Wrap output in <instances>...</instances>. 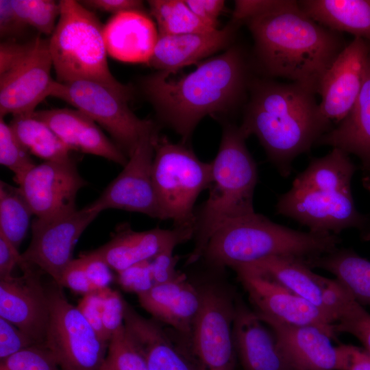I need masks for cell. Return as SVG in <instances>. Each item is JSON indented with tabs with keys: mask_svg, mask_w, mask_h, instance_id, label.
<instances>
[{
	"mask_svg": "<svg viewBox=\"0 0 370 370\" xmlns=\"http://www.w3.org/2000/svg\"><path fill=\"white\" fill-rule=\"evenodd\" d=\"M344 370H370V354L364 349L344 344Z\"/></svg>",
	"mask_w": 370,
	"mask_h": 370,
	"instance_id": "cell-53",
	"label": "cell"
},
{
	"mask_svg": "<svg viewBox=\"0 0 370 370\" xmlns=\"http://www.w3.org/2000/svg\"><path fill=\"white\" fill-rule=\"evenodd\" d=\"M99 214L86 206L48 218L36 217L31 224L32 240L21 254L22 260L49 275L59 284L73 260L77 241Z\"/></svg>",
	"mask_w": 370,
	"mask_h": 370,
	"instance_id": "cell-13",
	"label": "cell"
},
{
	"mask_svg": "<svg viewBox=\"0 0 370 370\" xmlns=\"http://www.w3.org/2000/svg\"><path fill=\"white\" fill-rule=\"evenodd\" d=\"M185 2L202 21L214 29H218L219 16L225 8L222 0H185Z\"/></svg>",
	"mask_w": 370,
	"mask_h": 370,
	"instance_id": "cell-50",
	"label": "cell"
},
{
	"mask_svg": "<svg viewBox=\"0 0 370 370\" xmlns=\"http://www.w3.org/2000/svg\"><path fill=\"white\" fill-rule=\"evenodd\" d=\"M317 143L356 155L370 171V59L363 86L352 110Z\"/></svg>",
	"mask_w": 370,
	"mask_h": 370,
	"instance_id": "cell-28",
	"label": "cell"
},
{
	"mask_svg": "<svg viewBox=\"0 0 370 370\" xmlns=\"http://www.w3.org/2000/svg\"><path fill=\"white\" fill-rule=\"evenodd\" d=\"M247 138L240 126L223 124L218 153L210 162L209 195L195 213V245L187 265L202 257L212 236L225 223L255 212L258 169L247 148Z\"/></svg>",
	"mask_w": 370,
	"mask_h": 370,
	"instance_id": "cell-4",
	"label": "cell"
},
{
	"mask_svg": "<svg viewBox=\"0 0 370 370\" xmlns=\"http://www.w3.org/2000/svg\"><path fill=\"white\" fill-rule=\"evenodd\" d=\"M311 268L325 270L361 306H370V261L352 249L334 251L306 260Z\"/></svg>",
	"mask_w": 370,
	"mask_h": 370,
	"instance_id": "cell-30",
	"label": "cell"
},
{
	"mask_svg": "<svg viewBox=\"0 0 370 370\" xmlns=\"http://www.w3.org/2000/svg\"><path fill=\"white\" fill-rule=\"evenodd\" d=\"M12 8L18 17L29 27L39 33L51 35L60 16L59 1L51 0H10Z\"/></svg>",
	"mask_w": 370,
	"mask_h": 370,
	"instance_id": "cell-36",
	"label": "cell"
},
{
	"mask_svg": "<svg viewBox=\"0 0 370 370\" xmlns=\"http://www.w3.org/2000/svg\"><path fill=\"white\" fill-rule=\"evenodd\" d=\"M260 319L294 325H313L336 338L335 323L321 310L286 287L244 266L232 268Z\"/></svg>",
	"mask_w": 370,
	"mask_h": 370,
	"instance_id": "cell-15",
	"label": "cell"
},
{
	"mask_svg": "<svg viewBox=\"0 0 370 370\" xmlns=\"http://www.w3.org/2000/svg\"><path fill=\"white\" fill-rule=\"evenodd\" d=\"M40 36L28 41L18 40H2L0 45V75H2L23 61L36 48Z\"/></svg>",
	"mask_w": 370,
	"mask_h": 370,
	"instance_id": "cell-42",
	"label": "cell"
},
{
	"mask_svg": "<svg viewBox=\"0 0 370 370\" xmlns=\"http://www.w3.org/2000/svg\"><path fill=\"white\" fill-rule=\"evenodd\" d=\"M49 39L40 36L34 50L23 61L0 75V117L30 115L49 96L54 82Z\"/></svg>",
	"mask_w": 370,
	"mask_h": 370,
	"instance_id": "cell-19",
	"label": "cell"
},
{
	"mask_svg": "<svg viewBox=\"0 0 370 370\" xmlns=\"http://www.w3.org/2000/svg\"><path fill=\"white\" fill-rule=\"evenodd\" d=\"M276 211L319 234L337 235L348 228L364 230L368 223L357 210L352 193L291 187L279 197Z\"/></svg>",
	"mask_w": 370,
	"mask_h": 370,
	"instance_id": "cell-14",
	"label": "cell"
},
{
	"mask_svg": "<svg viewBox=\"0 0 370 370\" xmlns=\"http://www.w3.org/2000/svg\"><path fill=\"white\" fill-rule=\"evenodd\" d=\"M124 325L143 353L149 370H196L180 343L160 323L146 319L125 301Z\"/></svg>",
	"mask_w": 370,
	"mask_h": 370,
	"instance_id": "cell-27",
	"label": "cell"
},
{
	"mask_svg": "<svg viewBox=\"0 0 370 370\" xmlns=\"http://www.w3.org/2000/svg\"><path fill=\"white\" fill-rule=\"evenodd\" d=\"M301 10L332 30L370 42V0L298 1Z\"/></svg>",
	"mask_w": 370,
	"mask_h": 370,
	"instance_id": "cell-29",
	"label": "cell"
},
{
	"mask_svg": "<svg viewBox=\"0 0 370 370\" xmlns=\"http://www.w3.org/2000/svg\"><path fill=\"white\" fill-rule=\"evenodd\" d=\"M158 134L155 124L142 135L122 171L86 206L90 210L100 213L120 209L162 220L152 177L154 143Z\"/></svg>",
	"mask_w": 370,
	"mask_h": 370,
	"instance_id": "cell-12",
	"label": "cell"
},
{
	"mask_svg": "<svg viewBox=\"0 0 370 370\" xmlns=\"http://www.w3.org/2000/svg\"><path fill=\"white\" fill-rule=\"evenodd\" d=\"M49 96L64 100L97 123L127 158L132 156L142 135L155 125L151 120L136 116L127 106L129 99L95 81L54 80Z\"/></svg>",
	"mask_w": 370,
	"mask_h": 370,
	"instance_id": "cell-9",
	"label": "cell"
},
{
	"mask_svg": "<svg viewBox=\"0 0 370 370\" xmlns=\"http://www.w3.org/2000/svg\"><path fill=\"white\" fill-rule=\"evenodd\" d=\"M199 291L201 306L190 335L180 344L196 370H235L234 297L217 284H208Z\"/></svg>",
	"mask_w": 370,
	"mask_h": 370,
	"instance_id": "cell-8",
	"label": "cell"
},
{
	"mask_svg": "<svg viewBox=\"0 0 370 370\" xmlns=\"http://www.w3.org/2000/svg\"><path fill=\"white\" fill-rule=\"evenodd\" d=\"M241 265L286 287L334 323L358 304L339 282L313 272L303 258L273 256Z\"/></svg>",
	"mask_w": 370,
	"mask_h": 370,
	"instance_id": "cell-11",
	"label": "cell"
},
{
	"mask_svg": "<svg viewBox=\"0 0 370 370\" xmlns=\"http://www.w3.org/2000/svg\"><path fill=\"white\" fill-rule=\"evenodd\" d=\"M103 34L111 57L124 62L147 64L159 37L155 23L141 10L114 14L104 25Z\"/></svg>",
	"mask_w": 370,
	"mask_h": 370,
	"instance_id": "cell-26",
	"label": "cell"
},
{
	"mask_svg": "<svg viewBox=\"0 0 370 370\" xmlns=\"http://www.w3.org/2000/svg\"><path fill=\"white\" fill-rule=\"evenodd\" d=\"M282 2V0H236L232 19L242 25L249 18L277 8Z\"/></svg>",
	"mask_w": 370,
	"mask_h": 370,
	"instance_id": "cell-49",
	"label": "cell"
},
{
	"mask_svg": "<svg viewBox=\"0 0 370 370\" xmlns=\"http://www.w3.org/2000/svg\"><path fill=\"white\" fill-rule=\"evenodd\" d=\"M173 251H164L151 260L155 285L173 281L182 273L175 269L180 256L174 255Z\"/></svg>",
	"mask_w": 370,
	"mask_h": 370,
	"instance_id": "cell-48",
	"label": "cell"
},
{
	"mask_svg": "<svg viewBox=\"0 0 370 370\" xmlns=\"http://www.w3.org/2000/svg\"><path fill=\"white\" fill-rule=\"evenodd\" d=\"M99 370H149L143 353L124 324L112 335Z\"/></svg>",
	"mask_w": 370,
	"mask_h": 370,
	"instance_id": "cell-35",
	"label": "cell"
},
{
	"mask_svg": "<svg viewBox=\"0 0 370 370\" xmlns=\"http://www.w3.org/2000/svg\"><path fill=\"white\" fill-rule=\"evenodd\" d=\"M193 236V229L156 227L137 232L129 225H123L108 242L88 252L119 273L138 262L151 260L164 251L174 250Z\"/></svg>",
	"mask_w": 370,
	"mask_h": 370,
	"instance_id": "cell-20",
	"label": "cell"
},
{
	"mask_svg": "<svg viewBox=\"0 0 370 370\" xmlns=\"http://www.w3.org/2000/svg\"><path fill=\"white\" fill-rule=\"evenodd\" d=\"M241 129L255 135L269 159L284 177L299 155L330 130L331 122L321 114L315 93L293 82L252 79Z\"/></svg>",
	"mask_w": 370,
	"mask_h": 370,
	"instance_id": "cell-3",
	"label": "cell"
},
{
	"mask_svg": "<svg viewBox=\"0 0 370 370\" xmlns=\"http://www.w3.org/2000/svg\"><path fill=\"white\" fill-rule=\"evenodd\" d=\"M117 274L118 283L127 292L138 295L149 290L155 285L151 260L134 264Z\"/></svg>",
	"mask_w": 370,
	"mask_h": 370,
	"instance_id": "cell-41",
	"label": "cell"
},
{
	"mask_svg": "<svg viewBox=\"0 0 370 370\" xmlns=\"http://www.w3.org/2000/svg\"><path fill=\"white\" fill-rule=\"evenodd\" d=\"M260 319L273 330L295 370H344V344L334 346L333 338L323 330L313 325H294Z\"/></svg>",
	"mask_w": 370,
	"mask_h": 370,
	"instance_id": "cell-21",
	"label": "cell"
},
{
	"mask_svg": "<svg viewBox=\"0 0 370 370\" xmlns=\"http://www.w3.org/2000/svg\"><path fill=\"white\" fill-rule=\"evenodd\" d=\"M249 66L242 49L232 46L177 79L163 71L148 75L142 88L160 120L186 143L203 118L227 114L242 100L252 79Z\"/></svg>",
	"mask_w": 370,
	"mask_h": 370,
	"instance_id": "cell-1",
	"label": "cell"
},
{
	"mask_svg": "<svg viewBox=\"0 0 370 370\" xmlns=\"http://www.w3.org/2000/svg\"><path fill=\"white\" fill-rule=\"evenodd\" d=\"M59 3L60 16L49 38L56 81H95L130 100L131 87L119 82L110 71L104 25L94 12L79 1L61 0Z\"/></svg>",
	"mask_w": 370,
	"mask_h": 370,
	"instance_id": "cell-6",
	"label": "cell"
},
{
	"mask_svg": "<svg viewBox=\"0 0 370 370\" xmlns=\"http://www.w3.org/2000/svg\"><path fill=\"white\" fill-rule=\"evenodd\" d=\"M53 282L46 288L49 318L43 344L61 370H99L109 343L68 301L63 287Z\"/></svg>",
	"mask_w": 370,
	"mask_h": 370,
	"instance_id": "cell-10",
	"label": "cell"
},
{
	"mask_svg": "<svg viewBox=\"0 0 370 370\" xmlns=\"http://www.w3.org/2000/svg\"><path fill=\"white\" fill-rule=\"evenodd\" d=\"M21 259L18 249L0 232V280L12 278V271Z\"/></svg>",
	"mask_w": 370,
	"mask_h": 370,
	"instance_id": "cell-51",
	"label": "cell"
},
{
	"mask_svg": "<svg viewBox=\"0 0 370 370\" xmlns=\"http://www.w3.org/2000/svg\"><path fill=\"white\" fill-rule=\"evenodd\" d=\"M21 145L45 161L67 160L71 151L42 121L30 115L13 116L9 123Z\"/></svg>",
	"mask_w": 370,
	"mask_h": 370,
	"instance_id": "cell-32",
	"label": "cell"
},
{
	"mask_svg": "<svg viewBox=\"0 0 370 370\" xmlns=\"http://www.w3.org/2000/svg\"><path fill=\"white\" fill-rule=\"evenodd\" d=\"M356 167L348 154L333 148L326 156L314 158L293 182L292 187L325 192L352 193Z\"/></svg>",
	"mask_w": 370,
	"mask_h": 370,
	"instance_id": "cell-31",
	"label": "cell"
},
{
	"mask_svg": "<svg viewBox=\"0 0 370 370\" xmlns=\"http://www.w3.org/2000/svg\"><path fill=\"white\" fill-rule=\"evenodd\" d=\"M137 296L141 307L152 318L171 327L183 340L189 338L200 308L201 294L184 273Z\"/></svg>",
	"mask_w": 370,
	"mask_h": 370,
	"instance_id": "cell-25",
	"label": "cell"
},
{
	"mask_svg": "<svg viewBox=\"0 0 370 370\" xmlns=\"http://www.w3.org/2000/svg\"><path fill=\"white\" fill-rule=\"evenodd\" d=\"M77 308L103 341L110 340L106 332L102 320V300L97 291L84 295Z\"/></svg>",
	"mask_w": 370,
	"mask_h": 370,
	"instance_id": "cell-44",
	"label": "cell"
},
{
	"mask_svg": "<svg viewBox=\"0 0 370 370\" xmlns=\"http://www.w3.org/2000/svg\"><path fill=\"white\" fill-rule=\"evenodd\" d=\"M241 23L232 19L222 29L203 33L159 35L148 65L170 75L228 47Z\"/></svg>",
	"mask_w": 370,
	"mask_h": 370,
	"instance_id": "cell-23",
	"label": "cell"
},
{
	"mask_svg": "<svg viewBox=\"0 0 370 370\" xmlns=\"http://www.w3.org/2000/svg\"><path fill=\"white\" fill-rule=\"evenodd\" d=\"M28 27L12 8L10 0H0V36L3 40H18Z\"/></svg>",
	"mask_w": 370,
	"mask_h": 370,
	"instance_id": "cell-45",
	"label": "cell"
},
{
	"mask_svg": "<svg viewBox=\"0 0 370 370\" xmlns=\"http://www.w3.org/2000/svg\"><path fill=\"white\" fill-rule=\"evenodd\" d=\"M151 15L155 18L159 35L203 33L216 30L205 23L183 0L148 1Z\"/></svg>",
	"mask_w": 370,
	"mask_h": 370,
	"instance_id": "cell-33",
	"label": "cell"
},
{
	"mask_svg": "<svg viewBox=\"0 0 370 370\" xmlns=\"http://www.w3.org/2000/svg\"><path fill=\"white\" fill-rule=\"evenodd\" d=\"M23 274L0 280V317L10 322L36 344H43L49 318L46 288L40 269L21 260Z\"/></svg>",
	"mask_w": 370,
	"mask_h": 370,
	"instance_id": "cell-17",
	"label": "cell"
},
{
	"mask_svg": "<svg viewBox=\"0 0 370 370\" xmlns=\"http://www.w3.org/2000/svg\"><path fill=\"white\" fill-rule=\"evenodd\" d=\"M36 344L25 332L0 317V360Z\"/></svg>",
	"mask_w": 370,
	"mask_h": 370,
	"instance_id": "cell-43",
	"label": "cell"
},
{
	"mask_svg": "<svg viewBox=\"0 0 370 370\" xmlns=\"http://www.w3.org/2000/svg\"><path fill=\"white\" fill-rule=\"evenodd\" d=\"M32 116L45 123L71 151L103 157L123 166L127 162V156L96 123L77 109L38 110Z\"/></svg>",
	"mask_w": 370,
	"mask_h": 370,
	"instance_id": "cell-24",
	"label": "cell"
},
{
	"mask_svg": "<svg viewBox=\"0 0 370 370\" xmlns=\"http://www.w3.org/2000/svg\"><path fill=\"white\" fill-rule=\"evenodd\" d=\"M79 2L88 9H95L114 14L129 10L144 11L143 1L137 0H86Z\"/></svg>",
	"mask_w": 370,
	"mask_h": 370,
	"instance_id": "cell-52",
	"label": "cell"
},
{
	"mask_svg": "<svg viewBox=\"0 0 370 370\" xmlns=\"http://www.w3.org/2000/svg\"><path fill=\"white\" fill-rule=\"evenodd\" d=\"M102 300V320L106 333L112 335L124 324L125 300L120 293L107 287L98 291Z\"/></svg>",
	"mask_w": 370,
	"mask_h": 370,
	"instance_id": "cell-40",
	"label": "cell"
},
{
	"mask_svg": "<svg viewBox=\"0 0 370 370\" xmlns=\"http://www.w3.org/2000/svg\"><path fill=\"white\" fill-rule=\"evenodd\" d=\"M365 185L370 190V178L369 177H367L365 179Z\"/></svg>",
	"mask_w": 370,
	"mask_h": 370,
	"instance_id": "cell-54",
	"label": "cell"
},
{
	"mask_svg": "<svg viewBox=\"0 0 370 370\" xmlns=\"http://www.w3.org/2000/svg\"><path fill=\"white\" fill-rule=\"evenodd\" d=\"M82 259L87 276L95 291L109 287L113 280L111 269L103 260L88 251L82 253Z\"/></svg>",
	"mask_w": 370,
	"mask_h": 370,
	"instance_id": "cell-47",
	"label": "cell"
},
{
	"mask_svg": "<svg viewBox=\"0 0 370 370\" xmlns=\"http://www.w3.org/2000/svg\"><path fill=\"white\" fill-rule=\"evenodd\" d=\"M154 149L152 177L162 220H171L174 227L194 230V206L209 188L211 162L200 160L185 143H173L166 136H156Z\"/></svg>",
	"mask_w": 370,
	"mask_h": 370,
	"instance_id": "cell-7",
	"label": "cell"
},
{
	"mask_svg": "<svg viewBox=\"0 0 370 370\" xmlns=\"http://www.w3.org/2000/svg\"><path fill=\"white\" fill-rule=\"evenodd\" d=\"M336 333L356 337L370 354V313L358 304L334 325Z\"/></svg>",
	"mask_w": 370,
	"mask_h": 370,
	"instance_id": "cell-39",
	"label": "cell"
},
{
	"mask_svg": "<svg viewBox=\"0 0 370 370\" xmlns=\"http://www.w3.org/2000/svg\"><path fill=\"white\" fill-rule=\"evenodd\" d=\"M33 212L19 187L0 181V232L18 249L31 225Z\"/></svg>",
	"mask_w": 370,
	"mask_h": 370,
	"instance_id": "cell-34",
	"label": "cell"
},
{
	"mask_svg": "<svg viewBox=\"0 0 370 370\" xmlns=\"http://www.w3.org/2000/svg\"><path fill=\"white\" fill-rule=\"evenodd\" d=\"M233 336L243 370H295L271 329L242 301H236Z\"/></svg>",
	"mask_w": 370,
	"mask_h": 370,
	"instance_id": "cell-22",
	"label": "cell"
},
{
	"mask_svg": "<svg viewBox=\"0 0 370 370\" xmlns=\"http://www.w3.org/2000/svg\"><path fill=\"white\" fill-rule=\"evenodd\" d=\"M340 241L336 234L295 230L255 212L227 222L217 230L201 258L216 269L273 256L306 260L334 251Z\"/></svg>",
	"mask_w": 370,
	"mask_h": 370,
	"instance_id": "cell-5",
	"label": "cell"
},
{
	"mask_svg": "<svg viewBox=\"0 0 370 370\" xmlns=\"http://www.w3.org/2000/svg\"><path fill=\"white\" fill-rule=\"evenodd\" d=\"M59 285L84 295L95 292L82 259H73L64 271Z\"/></svg>",
	"mask_w": 370,
	"mask_h": 370,
	"instance_id": "cell-46",
	"label": "cell"
},
{
	"mask_svg": "<svg viewBox=\"0 0 370 370\" xmlns=\"http://www.w3.org/2000/svg\"><path fill=\"white\" fill-rule=\"evenodd\" d=\"M0 370H61V369L44 344H36L0 360Z\"/></svg>",
	"mask_w": 370,
	"mask_h": 370,
	"instance_id": "cell-38",
	"label": "cell"
},
{
	"mask_svg": "<svg viewBox=\"0 0 370 370\" xmlns=\"http://www.w3.org/2000/svg\"><path fill=\"white\" fill-rule=\"evenodd\" d=\"M30 154L18 141L10 125L0 117V164L14 173L16 183L36 164Z\"/></svg>",
	"mask_w": 370,
	"mask_h": 370,
	"instance_id": "cell-37",
	"label": "cell"
},
{
	"mask_svg": "<svg viewBox=\"0 0 370 370\" xmlns=\"http://www.w3.org/2000/svg\"><path fill=\"white\" fill-rule=\"evenodd\" d=\"M243 24L254 39L257 64L266 75L288 79L315 94L347 45L342 33L312 20L297 1L282 0L277 8Z\"/></svg>",
	"mask_w": 370,
	"mask_h": 370,
	"instance_id": "cell-2",
	"label": "cell"
},
{
	"mask_svg": "<svg viewBox=\"0 0 370 370\" xmlns=\"http://www.w3.org/2000/svg\"><path fill=\"white\" fill-rule=\"evenodd\" d=\"M17 184L36 218L75 210L77 193L87 185L71 158L36 164Z\"/></svg>",
	"mask_w": 370,
	"mask_h": 370,
	"instance_id": "cell-16",
	"label": "cell"
},
{
	"mask_svg": "<svg viewBox=\"0 0 370 370\" xmlns=\"http://www.w3.org/2000/svg\"><path fill=\"white\" fill-rule=\"evenodd\" d=\"M370 59V42L354 38L323 77L317 94L323 116L340 123L354 106L363 86Z\"/></svg>",
	"mask_w": 370,
	"mask_h": 370,
	"instance_id": "cell-18",
	"label": "cell"
}]
</instances>
